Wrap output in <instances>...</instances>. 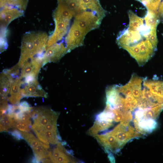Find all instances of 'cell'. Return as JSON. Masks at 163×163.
Here are the masks:
<instances>
[{
	"instance_id": "obj_1",
	"label": "cell",
	"mask_w": 163,
	"mask_h": 163,
	"mask_svg": "<svg viewBox=\"0 0 163 163\" xmlns=\"http://www.w3.org/2000/svg\"><path fill=\"white\" fill-rule=\"evenodd\" d=\"M128 14V26L119 33L116 42L142 66L152 58L157 50L152 38L157 34V26L151 24L144 18L138 16L133 11Z\"/></svg>"
},
{
	"instance_id": "obj_2",
	"label": "cell",
	"mask_w": 163,
	"mask_h": 163,
	"mask_svg": "<svg viewBox=\"0 0 163 163\" xmlns=\"http://www.w3.org/2000/svg\"><path fill=\"white\" fill-rule=\"evenodd\" d=\"M48 39L47 34L44 32L32 31L26 33L22 39L20 58L43 59Z\"/></svg>"
},
{
	"instance_id": "obj_3",
	"label": "cell",
	"mask_w": 163,
	"mask_h": 163,
	"mask_svg": "<svg viewBox=\"0 0 163 163\" xmlns=\"http://www.w3.org/2000/svg\"><path fill=\"white\" fill-rule=\"evenodd\" d=\"M102 20L93 12L84 11L75 16L74 22L87 34L98 28Z\"/></svg>"
},
{
	"instance_id": "obj_4",
	"label": "cell",
	"mask_w": 163,
	"mask_h": 163,
	"mask_svg": "<svg viewBox=\"0 0 163 163\" xmlns=\"http://www.w3.org/2000/svg\"><path fill=\"white\" fill-rule=\"evenodd\" d=\"M86 34L74 22L65 39V45L67 52L82 46Z\"/></svg>"
},
{
	"instance_id": "obj_5",
	"label": "cell",
	"mask_w": 163,
	"mask_h": 163,
	"mask_svg": "<svg viewBox=\"0 0 163 163\" xmlns=\"http://www.w3.org/2000/svg\"><path fill=\"white\" fill-rule=\"evenodd\" d=\"M35 109L37 116L33 120L34 123L32 127L33 130L44 127L51 121L57 120L59 113L45 107H40Z\"/></svg>"
},
{
	"instance_id": "obj_6",
	"label": "cell",
	"mask_w": 163,
	"mask_h": 163,
	"mask_svg": "<svg viewBox=\"0 0 163 163\" xmlns=\"http://www.w3.org/2000/svg\"><path fill=\"white\" fill-rule=\"evenodd\" d=\"M20 80L21 93L22 97H47V94L42 89L37 79L27 82L21 79Z\"/></svg>"
},
{
	"instance_id": "obj_7",
	"label": "cell",
	"mask_w": 163,
	"mask_h": 163,
	"mask_svg": "<svg viewBox=\"0 0 163 163\" xmlns=\"http://www.w3.org/2000/svg\"><path fill=\"white\" fill-rule=\"evenodd\" d=\"M65 45L62 43H56L46 48L43 63V66L49 62H56L67 53Z\"/></svg>"
},
{
	"instance_id": "obj_8",
	"label": "cell",
	"mask_w": 163,
	"mask_h": 163,
	"mask_svg": "<svg viewBox=\"0 0 163 163\" xmlns=\"http://www.w3.org/2000/svg\"><path fill=\"white\" fill-rule=\"evenodd\" d=\"M55 27L52 34L49 37L47 47H49L61 40L66 34L70 21L54 20Z\"/></svg>"
},
{
	"instance_id": "obj_9",
	"label": "cell",
	"mask_w": 163,
	"mask_h": 163,
	"mask_svg": "<svg viewBox=\"0 0 163 163\" xmlns=\"http://www.w3.org/2000/svg\"><path fill=\"white\" fill-rule=\"evenodd\" d=\"M94 137L107 152L110 150L114 152H117L122 148L110 131L104 134H97Z\"/></svg>"
},
{
	"instance_id": "obj_10",
	"label": "cell",
	"mask_w": 163,
	"mask_h": 163,
	"mask_svg": "<svg viewBox=\"0 0 163 163\" xmlns=\"http://www.w3.org/2000/svg\"><path fill=\"white\" fill-rule=\"evenodd\" d=\"M24 14V11L12 6H5L2 8L0 12L1 27L7 26L14 19Z\"/></svg>"
},
{
	"instance_id": "obj_11",
	"label": "cell",
	"mask_w": 163,
	"mask_h": 163,
	"mask_svg": "<svg viewBox=\"0 0 163 163\" xmlns=\"http://www.w3.org/2000/svg\"><path fill=\"white\" fill-rule=\"evenodd\" d=\"M83 11L91 10L102 19L105 16L106 11L101 6L99 0H80Z\"/></svg>"
},
{
	"instance_id": "obj_12",
	"label": "cell",
	"mask_w": 163,
	"mask_h": 163,
	"mask_svg": "<svg viewBox=\"0 0 163 163\" xmlns=\"http://www.w3.org/2000/svg\"><path fill=\"white\" fill-rule=\"evenodd\" d=\"M136 128L142 133H149L152 132L157 127V123L155 119L142 118L134 120Z\"/></svg>"
},
{
	"instance_id": "obj_13",
	"label": "cell",
	"mask_w": 163,
	"mask_h": 163,
	"mask_svg": "<svg viewBox=\"0 0 163 163\" xmlns=\"http://www.w3.org/2000/svg\"><path fill=\"white\" fill-rule=\"evenodd\" d=\"M69 154L60 142L57 144L52 152V159L53 163H69L72 161L69 156Z\"/></svg>"
},
{
	"instance_id": "obj_14",
	"label": "cell",
	"mask_w": 163,
	"mask_h": 163,
	"mask_svg": "<svg viewBox=\"0 0 163 163\" xmlns=\"http://www.w3.org/2000/svg\"><path fill=\"white\" fill-rule=\"evenodd\" d=\"M58 6L54 11L53 16L54 20H64L70 21L74 14L63 4L58 2Z\"/></svg>"
},
{
	"instance_id": "obj_15",
	"label": "cell",
	"mask_w": 163,
	"mask_h": 163,
	"mask_svg": "<svg viewBox=\"0 0 163 163\" xmlns=\"http://www.w3.org/2000/svg\"><path fill=\"white\" fill-rule=\"evenodd\" d=\"M8 101L12 104L19 105L20 100L22 98L21 93L20 80L19 78L14 80L12 83Z\"/></svg>"
},
{
	"instance_id": "obj_16",
	"label": "cell",
	"mask_w": 163,
	"mask_h": 163,
	"mask_svg": "<svg viewBox=\"0 0 163 163\" xmlns=\"http://www.w3.org/2000/svg\"><path fill=\"white\" fill-rule=\"evenodd\" d=\"M14 80L8 74L2 72L0 75V95L8 98L11 87Z\"/></svg>"
},
{
	"instance_id": "obj_17",
	"label": "cell",
	"mask_w": 163,
	"mask_h": 163,
	"mask_svg": "<svg viewBox=\"0 0 163 163\" xmlns=\"http://www.w3.org/2000/svg\"><path fill=\"white\" fill-rule=\"evenodd\" d=\"M113 125V122L95 120L93 125L88 131V134L94 137L98 133L106 130Z\"/></svg>"
},
{
	"instance_id": "obj_18",
	"label": "cell",
	"mask_w": 163,
	"mask_h": 163,
	"mask_svg": "<svg viewBox=\"0 0 163 163\" xmlns=\"http://www.w3.org/2000/svg\"><path fill=\"white\" fill-rule=\"evenodd\" d=\"M29 0H0L1 8L12 6L24 11L27 6Z\"/></svg>"
},
{
	"instance_id": "obj_19",
	"label": "cell",
	"mask_w": 163,
	"mask_h": 163,
	"mask_svg": "<svg viewBox=\"0 0 163 163\" xmlns=\"http://www.w3.org/2000/svg\"><path fill=\"white\" fill-rule=\"evenodd\" d=\"M66 6L74 14L75 16L83 11L80 0H57Z\"/></svg>"
},
{
	"instance_id": "obj_20",
	"label": "cell",
	"mask_w": 163,
	"mask_h": 163,
	"mask_svg": "<svg viewBox=\"0 0 163 163\" xmlns=\"http://www.w3.org/2000/svg\"><path fill=\"white\" fill-rule=\"evenodd\" d=\"M14 119L9 115L5 114L1 116L0 132H7L8 129L14 127Z\"/></svg>"
},
{
	"instance_id": "obj_21",
	"label": "cell",
	"mask_w": 163,
	"mask_h": 163,
	"mask_svg": "<svg viewBox=\"0 0 163 163\" xmlns=\"http://www.w3.org/2000/svg\"><path fill=\"white\" fill-rule=\"evenodd\" d=\"M22 136L28 143L32 150L35 149L40 143V141L36 138L31 133L19 130Z\"/></svg>"
},
{
	"instance_id": "obj_22",
	"label": "cell",
	"mask_w": 163,
	"mask_h": 163,
	"mask_svg": "<svg viewBox=\"0 0 163 163\" xmlns=\"http://www.w3.org/2000/svg\"><path fill=\"white\" fill-rule=\"evenodd\" d=\"M32 126L31 121L29 120L22 121L16 120L14 119V127L18 129L20 131L29 132Z\"/></svg>"
},
{
	"instance_id": "obj_23",
	"label": "cell",
	"mask_w": 163,
	"mask_h": 163,
	"mask_svg": "<svg viewBox=\"0 0 163 163\" xmlns=\"http://www.w3.org/2000/svg\"><path fill=\"white\" fill-rule=\"evenodd\" d=\"M161 0H143L142 3L148 11L158 13V10Z\"/></svg>"
},
{
	"instance_id": "obj_24",
	"label": "cell",
	"mask_w": 163,
	"mask_h": 163,
	"mask_svg": "<svg viewBox=\"0 0 163 163\" xmlns=\"http://www.w3.org/2000/svg\"><path fill=\"white\" fill-rule=\"evenodd\" d=\"M10 134L17 140H21L24 139L20 131L14 130L9 132Z\"/></svg>"
},
{
	"instance_id": "obj_25",
	"label": "cell",
	"mask_w": 163,
	"mask_h": 163,
	"mask_svg": "<svg viewBox=\"0 0 163 163\" xmlns=\"http://www.w3.org/2000/svg\"><path fill=\"white\" fill-rule=\"evenodd\" d=\"M158 12L160 18H163V0L161 2Z\"/></svg>"
},
{
	"instance_id": "obj_26",
	"label": "cell",
	"mask_w": 163,
	"mask_h": 163,
	"mask_svg": "<svg viewBox=\"0 0 163 163\" xmlns=\"http://www.w3.org/2000/svg\"><path fill=\"white\" fill-rule=\"evenodd\" d=\"M20 105L25 107H30V105L26 101H24L21 102L19 104Z\"/></svg>"
},
{
	"instance_id": "obj_27",
	"label": "cell",
	"mask_w": 163,
	"mask_h": 163,
	"mask_svg": "<svg viewBox=\"0 0 163 163\" xmlns=\"http://www.w3.org/2000/svg\"><path fill=\"white\" fill-rule=\"evenodd\" d=\"M32 161L33 163H38V162L35 156L33 157Z\"/></svg>"
},
{
	"instance_id": "obj_28",
	"label": "cell",
	"mask_w": 163,
	"mask_h": 163,
	"mask_svg": "<svg viewBox=\"0 0 163 163\" xmlns=\"http://www.w3.org/2000/svg\"><path fill=\"white\" fill-rule=\"evenodd\" d=\"M137 0L141 2H142L143 0Z\"/></svg>"
}]
</instances>
